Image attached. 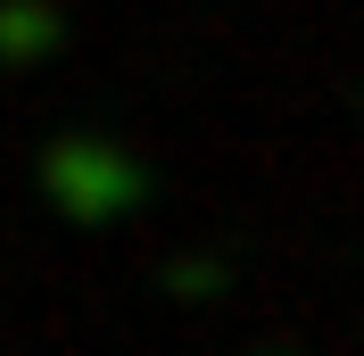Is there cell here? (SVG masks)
Listing matches in <instances>:
<instances>
[{"mask_svg": "<svg viewBox=\"0 0 364 356\" xmlns=\"http://www.w3.org/2000/svg\"><path fill=\"white\" fill-rule=\"evenodd\" d=\"M42 191L67 207L75 224H116V216H133V207H141L149 174H141L116 141H91V133H83V141H58V150L42 157Z\"/></svg>", "mask_w": 364, "mask_h": 356, "instance_id": "obj_1", "label": "cell"}]
</instances>
